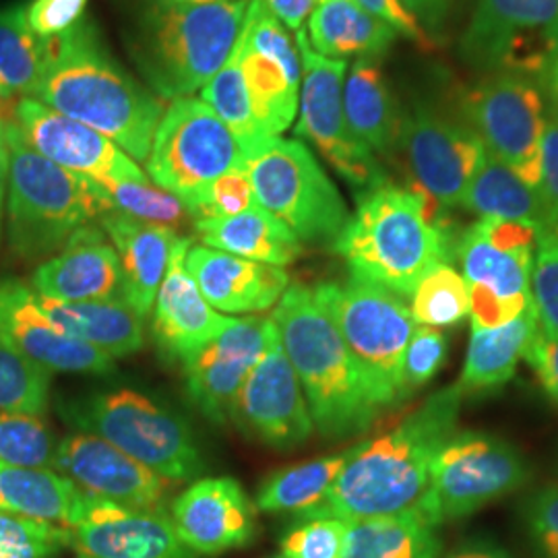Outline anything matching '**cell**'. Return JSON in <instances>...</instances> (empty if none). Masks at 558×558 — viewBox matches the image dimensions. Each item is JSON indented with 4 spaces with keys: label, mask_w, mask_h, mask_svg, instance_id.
<instances>
[{
    "label": "cell",
    "mask_w": 558,
    "mask_h": 558,
    "mask_svg": "<svg viewBox=\"0 0 558 558\" xmlns=\"http://www.w3.org/2000/svg\"><path fill=\"white\" fill-rule=\"evenodd\" d=\"M242 168L263 209L300 242L333 244L350 220L338 186L299 140L271 137L244 154Z\"/></svg>",
    "instance_id": "cell-9"
},
{
    "label": "cell",
    "mask_w": 558,
    "mask_h": 558,
    "mask_svg": "<svg viewBox=\"0 0 558 558\" xmlns=\"http://www.w3.org/2000/svg\"><path fill=\"white\" fill-rule=\"evenodd\" d=\"M230 420L253 439L279 451L296 449L311 439L315 422L279 336L248 373Z\"/></svg>",
    "instance_id": "cell-17"
},
{
    "label": "cell",
    "mask_w": 558,
    "mask_h": 558,
    "mask_svg": "<svg viewBox=\"0 0 558 558\" xmlns=\"http://www.w3.org/2000/svg\"><path fill=\"white\" fill-rule=\"evenodd\" d=\"M251 0L161 2L141 13L129 46L141 75L161 98H189L234 52Z\"/></svg>",
    "instance_id": "cell-5"
},
{
    "label": "cell",
    "mask_w": 558,
    "mask_h": 558,
    "mask_svg": "<svg viewBox=\"0 0 558 558\" xmlns=\"http://www.w3.org/2000/svg\"><path fill=\"white\" fill-rule=\"evenodd\" d=\"M180 4H209V2H220V0H179Z\"/></svg>",
    "instance_id": "cell-59"
},
{
    "label": "cell",
    "mask_w": 558,
    "mask_h": 558,
    "mask_svg": "<svg viewBox=\"0 0 558 558\" xmlns=\"http://www.w3.org/2000/svg\"><path fill=\"white\" fill-rule=\"evenodd\" d=\"M257 205L251 180L244 168H234L223 177L214 180L197 199L189 205V216L195 220L207 218H230Z\"/></svg>",
    "instance_id": "cell-48"
},
{
    "label": "cell",
    "mask_w": 558,
    "mask_h": 558,
    "mask_svg": "<svg viewBox=\"0 0 558 558\" xmlns=\"http://www.w3.org/2000/svg\"><path fill=\"white\" fill-rule=\"evenodd\" d=\"M71 546L85 558H199L158 509H131L94 497L71 527Z\"/></svg>",
    "instance_id": "cell-22"
},
{
    "label": "cell",
    "mask_w": 558,
    "mask_h": 558,
    "mask_svg": "<svg viewBox=\"0 0 558 558\" xmlns=\"http://www.w3.org/2000/svg\"><path fill=\"white\" fill-rule=\"evenodd\" d=\"M87 2L89 0H32L25 4V17L34 34L52 40L83 20Z\"/></svg>",
    "instance_id": "cell-50"
},
{
    "label": "cell",
    "mask_w": 558,
    "mask_h": 558,
    "mask_svg": "<svg viewBox=\"0 0 558 558\" xmlns=\"http://www.w3.org/2000/svg\"><path fill=\"white\" fill-rule=\"evenodd\" d=\"M195 230L205 246L242 259L286 267L302 255L296 234L259 203L239 216L195 220Z\"/></svg>",
    "instance_id": "cell-31"
},
{
    "label": "cell",
    "mask_w": 558,
    "mask_h": 558,
    "mask_svg": "<svg viewBox=\"0 0 558 558\" xmlns=\"http://www.w3.org/2000/svg\"><path fill=\"white\" fill-rule=\"evenodd\" d=\"M236 52L260 135L265 140L279 137L299 114L302 77L288 73L278 60L255 50L242 36L236 41Z\"/></svg>",
    "instance_id": "cell-35"
},
{
    "label": "cell",
    "mask_w": 558,
    "mask_h": 558,
    "mask_svg": "<svg viewBox=\"0 0 558 558\" xmlns=\"http://www.w3.org/2000/svg\"><path fill=\"white\" fill-rule=\"evenodd\" d=\"M558 54V0H474L461 57L476 71L542 77Z\"/></svg>",
    "instance_id": "cell-13"
},
{
    "label": "cell",
    "mask_w": 558,
    "mask_h": 558,
    "mask_svg": "<svg viewBox=\"0 0 558 558\" xmlns=\"http://www.w3.org/2000/svg\"><path fill=\"white\" fill-rule=\"evenodd\" d=\"M329 311L371 401L383 412L403 399V354L416 329L410 306L379 283L350 276L313 288Z\"/></svg>",
    "instance_id": "cell-8"
},
{
    "label": "cell",
    "mask_w": 558,
    "mask_h": 558,
    "mask_svg": "<svg viewBox=\"0 0 558 558\" xmlns=\"http://www.w3.org/2000/svg\"><path fill=\"white\" fill-rule=\"evenodd\" d=\"M271 319L320 435L341 440L368 430L380 412L315 290L288 286Z\"/></svg>",
    "instance_id": "cell-4"
},
{
    "label": "cell",
    "mask_w": 558,
    "mask_h": 558,
    "mask_svg": "<svg viewBox=\"0 0 558 558\" xmlns=\"http://www.w3.org/2000/svg\"><path fill=\"white\" fill-rule=\"evenodd\" d=\"M442 209L416 186L387 182L360 195L356 214L343 226L333 248L350 276L410 299L433 267L456 257L458 242Z\"/></svg>",
    "instance_id": "cell-3"
},
{
    "label": "cell",
    "mask_w": 558,
    "mask_h": 558,
    "mask_svg": "<svg viewBox=\"0 0 558 558\" xmlns=\"http://www.w3.org/2000/svg\"><path fill=\"white\" fill-rule=\"evenodd\" d=\"M306 40L327 59L377 60L396 44L398 32L356 0H319L308 17Z\"/></svg>",
    "instance_id": "cell-30"
},
{
    "label": "cell",
    "mask_w": 558,
    "mask_h": 558,
    "mask_svg": "<svg viewBox=\"0 0 558 558\" xmlns=\"http://www.w3.org/2000/svg\"><path fill=\"white\" fill-rule=\"evenodd\" d=\"M50 60V40L32 32L25 4L0 9V98H34Z\"/></svg>",
    "instance_id": "cell-38"
},
{
    "label": "cell",
    "mask_w": 558,
    "mask_h": 558,
    "mask_svg": "<svg viewBox=\"0 0 558 558\" xmlns=\"http://www.w3.org/2000/svg\"><path fill=\"white\" fill-rule=\"evenodd\" d=\"M461 207L486 220L532 223L539 232L555 226L538 189L490 154L482 161Z\"/></svg>",
    "instance_id": "cell-34"
},
{
    "label": "cell",
    "mask_w": 558,
    "mask_h": 558,
    "mask_svg": "<svg viewBox=\"0 0 558 558\" xmlns=\"http://www.w3.org/2000/svg\"><path fill=\"white\" fill-rule=\"evenodd\" d=\"M302 66L296 135L313 143L323 158L359 195L387 184V172L377 156L352 133L343 112L345 60L317 54L306 40V29H299Z\"/></svg>",
    "instance_id": "cell-14"
},
{
    "label": "cell",
    "mask_w": 558,
    "mask_h": 558,
    "mask_svg": "<svg viewBox=\"0 0 558 558\" xmlns=\"http://www.w3.org/2000/svg\"><path fill=\"white\" fill-rule=\"evenodd\" d=\"M71 544V530L0 513V558H57Z\"/></svg>",
    "instance_id": "cell-44"
},
{
    "label": "cell",
    "mask_w": 558,
    "mask_h": 558,
    "mask_svg": "<svg viewBox=\"0 0 558 558\" xmlns=\"http://www.w3.org/2000/svg\"><path fill=\"white\" fill-rule=\"evenodd\" d=\"M356 2H359L364 11H368L371 15L379 17L387 25H391L398 32V36L416 41V44L424 46V48L430 46V36L422 29V25L403 7L401 0H356Z\"/></svg>",
    "instance_id": "cell-53"
},
{
    "label": "cell",
    "mask_w": 558,
    "mask_h": 558,
    "mask_svg": "<svg viewBox=\"0 0 558 558\" xmlns=\"http://www.w3.org/2000/svg\"><path fill=\"white\" fill-rule=\"evenodd\" d=\"M538 327L534 304L507 325L490 329L472 327L465 364L458 380L463 398L497 391L513 379Z\"/></svg>",
    "instance_id": "cell-29"
},
{
    "label": "cell",
    "mask_w": 558,
    "mask_h": 558,
    "mask_svg": "<svg viewBox=\"0 0 558 558\" xmlns=\"http://www.w3.org/2000/svg\"><path fill=\"white\" fill-rule=\"evenodd\" d=\"M244 149L220 117L195 98H180L161 117L147 156L158 189L189 205L226 172L240 168Z\"/></svg>",
    "instance_id": "cell-12"
},
{
    "label": "cell",
    "mask_w": 558,
    "mask_h": 558,
    "mask_svg": "<svg viewBox=\"0 0 558 558\" xmlns=\"http://www.w3.org/2000/svg\"><path fill=\"white\" fill-rule=\"evenodd\" d=\"M77 558H85V557H77Z\"/></svg>",
    "instance_id": "cell-61"
},
{
    "label": "cell",
    "mask_w": 558,
    "mask_h": 558,
    "mask_svg": "<svg viewBox=\"0 0 558 558\" xmlns=\"http://www.w3.org/2000/svg\"><path fill=\"white\" fill-rule=\"evenodd\" d=\"M54 470L94 499L147 511L160 507L170 482L124 456L114 445L87 433L59 440Z\"/></svg>",
    "instance_id": "cell-21"
},
{
    "label": "cell",
    "mask_w": 558,
    "mask_h": 558,
    "mask_svg": "<svg viewBox=\"0 0 558 558\" xmlns=\"http://www.w3.org/2000/svg\"><path fill=\"white\" fill-rule=\"evenodd\" d=\"M186 269L197 281L203 299L226 315H253L274 308L290 286L283 267L242 259L205 244L189 248Z\"/></svg>",
    "instance_id": "cell-25"
},
{
    "label": "cell",
    "mask_w": 558,
    "mask_h": 558,
    "mask_svg": "<svg viewBox=\"0 0 558 558\" xmlns=\"http://www.w3.org/2000/svg\"><path fill=\"white\" fill-rule=\"evenodd\" d=\"M161 2H179V0H161Z\"/></svg>",
    "instance_id": "cell-60"
},
{
    "label": "cell",
    "mask_w": 558,
    "mask_h": 558,
    "mask_svg": "<svg viewBox=\"0 0 558 558\" xmlns=\"http://www.w3.org/2000/svg\"><path fill=\"white\" fill-rule=\"evenodd\" d=\"M265 2L286 27L299 32L304 20L311 17L319 0H265Z\"/></svg>",
    "instance_id": "cell-55"
},
{
    "label": "cell",
    "mask_w": 558,
    "mask_h": 558,
    "mask_svg": "<svg viewBox=\"0 0 558 558\" xmlns=\"http://www.w3.org/2000/svg\"><path fill=\"white\" fill-rule=\"evenodd\" d=\"M170 519L179 538L205 557L242 548L257 534V505L230 476L195 482L174 500Z\"/></svg>",
    "instance_id": "cell-23"
},
{
    "label": "cell",
    "mask_w": 558,
    "mask_h": 558,
    "mask_svg": "<svg viewBox=\"0 0 558 558\" xmlns=\"http://www.w3.org/2000/svg\"><path fill=\"white\" fill-rule=\"evenodd\" d=\"M345 459L348 451L274 472L260 486L257 509L265 513H290L300 519L315 518L329 497Z\"/></svg>",
    "instance_id": "cell-37"
},
{
    "label": "cell",
    "mask_w": 558,
    "mask_h": 558,
    "mask_svg": "<svg viewBox=\"0 0 558 558\" xmlns=\"http://www.w3.org/2000/svg\"><path fill=\"white\" fill-rule=\"evenodd\" d=\"M7 236L23 259H41L62 251L89 221L114 211L100 182L73 174L38 154L15 122L4 124Z\"/></svg>",
    "instance_id": "cell-6"
},
{
    "label": "cell",
    "mask_w": 558,
    "mask_h": 558,
    "mask_svg": "<svg viewBox=\"0 0 558 558\" xmlns=\"http://www.w3.org/2000/svg\"><path fill=\"white\" fill-rule=\"evenodd\" d=\"M48 371L0 339V410L44 416L50 401Z\"/></svg>",
    "instance_id": "cell-41"
},
{
    "label": "cell",
    "mask_w": 558,
    "mask_h": 558,
    "mask_svg": "<svg viewBox=\"0 0 558 558\" xmlns=\"http://www.w3.org/2000/svg\"><path fill=\"white\" fill-rule=\"evenodd\" d=\"M539 83H542V92H544L542 96L548 98V104H550L553 119L558 120V54L544 69Z\"/></svg>",
    "instance_id": "cell-57"
},
{
    "label": "cell",
    "mask_w": 558,
    "mask_h": 558,
    "mask_svg": "<svg viewBox=\"0 0 558 558\" xmlns=\"http://www.w3.org/2000/svg\"><path fill=\"white\" fill-rule=\"evenodd\" d=\"M7 166H9V151H7V137H4V122H0V234H2V211H4V197H7Z\"/></svg>",
    "instance_id": "cell-58"
},
{
    "label": "cell",
    "mask_w": 558,
    "mask_h": 558,
    "mask_svg": "<svg viewBox=\"0 0 558 558\" xmlns=\"http://www.w3.org/2000/svg\"><path fill=\"white\" fill-rule=\"evenodd\" d=\"M525 360L530 368L536 373L539 385L544 387L546 396L558 405V336L548 333L538 327L536 336L532 339Z\"/></svg>",
    "instance_id": "cell-51"
},
{
    "label": "cell",
    "mask_w": 558,
    "mask_h": 558,
    "mask_svg": "<svg viewBox=\"0 0 558 558\" xmlns=\"http://www.w3.org/2000/svg\"><path fill=\"white\" fill-rule=\"evenodd\" d=\"M539 230L532 223L480 218L461 232L456 257L470 294L472 327H500L532 302Z\"/></svg>",
    "instance_id": "cell-10"
},
{
    "label": "cell",
    "mask_w": 558,
    "mask_h": 558,
    "mask_svg": "<svg viewBox=\"0 0 558 558\" xmlns=\"http://www.w3.org/2000/svg\"><path fill=\"white\" fill-rule=\"evenodd\" d=\"M459 112V119L476 133L486 154L538 189L542 141L548 120L544 96L532 81L507 73L488 75L461 96Z\"/></svg>",
    "instance_id": "cell-15"
},
{
    "label": "cell",
    "mask_w": 558,
    "mask_h": 558,
    "mask_svg": "<svg viewBox=\"0 0 558 558\" xmlns=\"http://www.w3.org/2000/svg\"><path fill=\"white\" fill-rule=\"evenodd\" d=\"M532 480V465L509 440L456 430L433 463L422 518L439 527L470 518L486 505L518 493Z\"/></svg>",
    "instance_id": "cell-11"
},
{
    "label": "cell",
    "mask_w": 558,
    "mask_h": 558,
    "mask_svg": "<svg viewBox=\"0 0 558 558\" xmlns=\"http://www.w3.org/2000/svg\"><path fill=\"white\" fill-rule=\"evenodd\" d=\"M412 319L424 327H453L470 317V294L465 279L451 263H439L412 292Z\"/></svg>",
    "instance_id": "cell-39"
},
{
    "label": "cell",
    "mask_w": 558,
    "mask_h": 558,
    "mask_svg": "<svg viewBox=\"0 0 558 558\" xmlns=\"http://www.w3.org/2000/svg\"><path fill=\"white\" fill-rule=\"evenodd\" d=\"M32 288L41 299L60 302L122 300L119 255L101 230L85 226L59 255L44 260L34 271Z\"/></svg>",
    "instance_id": "cell-26"
},
{
    "label": "cell",
    "mask_w": 558,
    "mask_h": 558,
    "mask_svg": "<svg viewBox=\"0 0 558 558\" xmlns=\"http://www.w3.org/2000/svg\"><path fill=\"white\" fill-rule=\"evenodd\" d=\"M401 2L428 36L439 34L442 25L449 20L451 7H453V0H401Z\"/></svg>",
    "instance_id": "cell-54"
},
{
    "label": "cell",
    "mask_w": 558,
    "mask_h": 558,
    "mask_svg": "<svg viewBox=\"0 0 558 558\" xmlns=\"http://www.w3.org/2000/svg\"><path fill=\"white\" fill-rule=\"evenodd\" d=\"M461 401L458 385L445 387L422 401L396 428L350 449L315 518H422L433 463L440 447L458 430Z\"/></svg>",
    "instance_id": "cell-1"
},
{
    "label": "cell",
    "mask_w": 558,
    "mask_h": 558,
    "mask_svg": "<svg viewBox=\"0 0 558 558\" xmlns=\"http://www.w3.org/2000/svg\"><path fill=\"white\" fill-rule=\"evenodd\" d=\"M66 424L114 445L170 482L195 478L203 458L184 420L135 389H104L60 399Z\"/></svg>",
    "instance_id": "cell-7"
},
{
    "label": "cell",
    "mask_w": 558,
    "mask_h": 558,
    "mask_svg": "<svg viewBox=\"0 0 558 558\" xmlns=\"http://www.w3.org/2000/svg\"><path fill=\"white\" fill-rule=\"evenodd\" d=\"M449 352V339L435 327L416 325L403 354V399L412 398L437 377Z\"/></svg>",
    "instance_id": "cell-47"
},
{
    "label": "cell",
    "mask_w": 558,
    "mask_h": 558,
    "mask_svg": "<svg viewBox=\"0 0 558 558\" xmlns=\"http://www.w3.org/2000/svg\"><path fill=\"white\" fill-rule=\"evenodd\" d=\"M189 248L191 240L179 236L154 302V336L170 359H186L232 323V317H221L203 299L197 281L186 269Z\"/></svg>",
    "instance_id": "cell-24"
},
{
    "label": "cell",
    "mask_w": 558,
    "mask_h": 558,
    "mask_svg": "<svg viewBox=\"0 0 558 558\" xmlns=\"http://www.w3.org/2000/svg\"><path fill=\"white\" fill-rule=\"evenodd\" d=\"M343 112L352 133L373 154L389 156L399 149L401 114L377 60L360 59L343 80Z\"/></svg>",
    "instance_id": "cell-33"
},
{
    "label": "cell",
    "mask_w": 558,
    "mask_h": 558,
    "mask_svg": "<svg viewBox=\"0 0 558 558\" xmlns=\"http://www.w3.org/2000/svg\"><path fill=\"white\" fill-rule=\"evenodd\" d=\"M100 184L112 201L114 209L131 218L172 228L182 223V220L189 216L186 207L182 205L179 197L161 191L151 182L106 180Z\"/></svg>",
    "instance_id": "cell-43"
},
{
    "label": "cell",
    "mask_w": 558,
    "mask_h": 558,
    "mask_svg": "<svg viewBox=\"0 0 558 558\" xmlns=\"http://www.w3.org/2000/svg\"><path fill=\"white\" fill-rule=\"evenodd\" d=\"M348 539V521L306 518L281 538V558H341Z\"/></svg>",
    "instance_id": "cell-45"
},
{
    "label": "cell",
    "mask_w": 558,
    "mask_h": 558,
    "mask_svg": "<svg viewBox=\"0 0 558 558\" xmlns=\"http://www.w3.org/2000/svg\"><path fill=\"white\" fill-rule=\"evenodd\" d=\"M201 98L232 131L244 154L259 145L260 141H265L251 110V101L240 71L236 46L228 62L221 66L220 73L203 87Z\"/></svg>",
    "instance_id": "cell-40"
},
{
    "label": "cell",
    "mask_w": 558,
    "mask_h": 558,
    "mask_svg": "<svg viewBox=\"0 0 558 558\" xmlns=\"http://www.w3.org/2000/svg\"><path fill=\"white\" fill-rule=\"evenodd\" d=\"M0 339L48 373L108 375L114 360L59 329L32 286L0 279Z\"/></svg>",
    "instance_id": "cell-20"
},
{
    "label": "cell",
    "mask_w": 558,
    "mask_h": 558,
    "mask_svg": "<svg viewBox=\"0 0 558 558\" xmlns=\"http://www.w3.org/2000/svg\"><path fill=\"white\" fill-rule=\"evenodd\" d=\"M532 302L539 327L558 336V223L539 232L532 271Z\"/></svg>",
    "instance_id": "cell-46"
},
{
    "label": "cell",
    "mask_w": 558,
    "mask_h": 558,
    "mask_svg": "<svg viewBox=\"0 0 558 558\" xmlns=\"http://www.w3.org/2000/svg\"><path fill=\"white\" fill-rule=\"evenodd\" d=\"M538 191L550 211V218L558 223V120L555 119L546 122L542 141Z\"/></svg>",
    "instance_id": "cell-52"
},
{
    "label": "cell",
    "mask_w": 558,
    "mask_h": 558,
    "mask_svg": "<svg viewBox=\"0 0 558 558\" xmlns=\"http://www.w3.org/2000/svg\"><path fill=\"white\" fill-rule=\"evenodd\" d=\"M59 440L40 416L0 410V461L27 468H52Z\"/></svg>",
    "instance_id": "cell-42"
},
{
    "label": "cell",
    "mask_w": 558,
    "mask_h": 558,
    "mask_svg": "<svg viewBox=\"0 0 558 558\" xmlns=\"http://www.w3.org/2000/svg\"><path fill=\"white\" fill-rule=\"evenodd\" d=\"M101 230L112 239L122 269V300L145 319L168 267L174 242V228L137 220L120 211L100 218Z\"/></svg>",
    "instance_id": "cell-27"
},
{
    "label": "cell",
    "mask_w": 558,
    "mask_h": 558,
    "mask_svg": "<svg viewBox=\"0 0 558 558\" xmlns=\"http://www.w3.org/2000/svg\"><path fill=\"white\" fill-rule=\"evenodd\" d=\"M89 495L52 468H27L0 461V513L75 527Z\"/></svg>",
    "instance_id": "cell-28"
},
{
    "label": "cell",
    "mask_w": 558,
    "mask_h": 558,
    "mask_svg": "<svg viewBox=\"0 0 558 558\" xmlns=\"http://www.w3.org/2000/svg\"><path fill=\"white\" fill-rule=\"evenodd\" d=\"M34 98L98 131L137 161L147 160L163 117V104L112 59L98 27L85 20L50 40L48 69Z\"/></svg>",
    "instance_id": "cell-2"
},
{
    "label": "cell",
    "mask_w": 558,
    "mask_h": 558,
    "mask_svg": "<svg viewBox=\"0 0 558 558\" xmlns=\"http://www.w3.org/2000/svg\"><path fill=\"white\" fill-rule=\"evenodd\" d=\"M521 518L536 558H558V482L534 490L523 502Z\"/></svg>",
    "instance_id": "cell-49"
},
{
    "label": "cell",
    "mask_w": 558,
    "mask_h": 558,
    "mask_svg": "<svg viewBox=\"0 0 558 558\" xmlns=\"http://www.w3.org/2000/svg\"><path fill=\"white\" fill-rule=\"evenodd\" d=\"M40 304L69 338L80 339L112 360L143 348V319L124 300L60 302L40 296Z\"/></svg>",
    "instance_id": "cell-32"
},
{
    "label": "cell",
    "mask_w": 558,
    "mask_h": 558,
    "mask_svg": "<svg viewBox=\"0 0 558 558\" xmlns=\"http://www.w3.org/2000/svg\"><path fill=\"white\" fill-rule=\"evenodd\" d=\"M278 336L274 319H232L218 338L180 360L189 399L205 418L230 420L244 380Z\"/></svg>",
    "instance_id": "cell-18"
},
{
    "label": "cell",
    "mask_w": 558,
    "mask_h": 558,
    "mask_svg": "<svg viewBox=\"0 0 558 558\" xmlns=\"http://www.w3.org/2000/svg\"><path fill=\"white\" fill-rule=\"evenodd\" d=\"M437 525L420 515L348 521L341 558H439Z\"/></svg>",
    "instance_id": "cell-36"
},
{
    "label": "cell",
    "mask_w": 558,
    "mask_h": 558,
    "mask_svg": "<svg viewBox=\"0 0 558 558\" xmlns=\"http://www.w3.org/2000/svg\"><path fill=\"white\" fill-rule=\"evenodd\" d=\"M399 149L416 189L449 209L461 207L486 158L482 141L463 120L442 114L430 104H416L405 114Z\"/></svg>",
    "instance_id": "cell-16"
},
{
    "label": "cell",
    "mask_w": 558,
    "mask_h": 558,
    "mask_svg": "<svg viewBox=\"0 0 558 558\" xmlns=\"http://www.w3.org/2000/svg\"><path fill=\"white\" fill-rule=\"evenodd\" d=\"M15 124L38 154L73 174L96 182H149L135 160L117 143L41 101L21 98L15 106Z\"/></svg>",
    "instance_id": "cell-19"
},
{
    "label": "cell",
    "mask_w": 558,
    "mask_h": 558,
    "mask_svg": "<svg viewBox=\"0 0 558 558\" xmlns=\"http://www.w3.org/2000/svg\"><path fill=\"white\" fill-rule=\"evenodd\" d=\"M447 558H513L507 555L497 544L484 542V539H474L470 544H463L453 555Z\"/></svg>",
    "instance_id": "cell-56"
}]
</instances>
